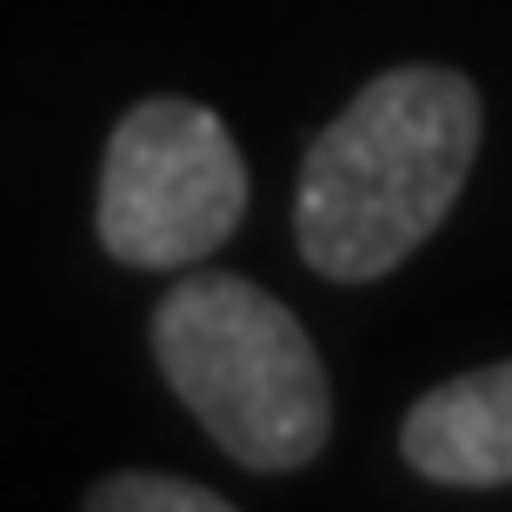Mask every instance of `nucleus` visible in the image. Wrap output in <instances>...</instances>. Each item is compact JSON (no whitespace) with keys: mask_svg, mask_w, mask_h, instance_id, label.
Segmentation results:
<instances>
[{"mask_svg":"<svg viewBox=\"0 0 512 512\" xmlns=\"http://www.w3.org/2000/svg\"><path fill=\"white\" fill-rule=\"evenodd\" d=\"M87 512H227L233 499L180 473H107L80 499Z\"/></svg>","mask_w":512,"mask_h":512,"instance_id":"nucleus-5","label":"nucleus"},{"mask_svg":"<svg viewBox=\"0 0 512 512\" xmlns=\"http://www.w3.org/2000/svg\"><path fill=\"white\" fill-rule=\"evenodd\" d=\"M486 107L459 67H386L306 147L293 240L340 286L386 280L439 233L479 160Z\"/></svg>","mask_w":512,"mask_h":512,"instance_id":"nucleus-1","label":"nucleus"},{"mask_svg":"<svg viewBox=\"0 0 512 512\" xmlns=\"http://www.w3.org/2000/svg\"><path fill=\"white\" fill-rule=\"evenodd\" d=\"M399 459L433 486H512V360L419 393L399 426Z\"/></svg>","mask_w":512,"mask_h":512,"instance_id":"nucleus-4","label":"nucleus"},{"mask_svg":"<svg viewBox=\"0 0 512 512\" xmlns=\"http://www.w3.org/2000/svg\"><path fill=\"white\" fill-rule=\"evenodd\" d=\"M247 160L227 120L180 94L127 107L100 160L94 233L120 266L180 273L233 240L247 220Z\"/></svg>","mask_w":512,"mask_h":512,"instance_id":"nucleus-3","label":"nucleus"},{"mask_svg":"<svg viewBox=\"0 0 512 512\" xmlns=\"http://www.w3.org/2000/svg\"><path fill=\"white\" fill-rule=\"evenodd\" d=\"M173 399L247 473H300L333 433V386L300 313L240 273H187L153 306Z\"/></svg>","mask_w":512,"mask_h":512,"instance_id":"nucleus-2","label":"nucleus"}]
</instances>
